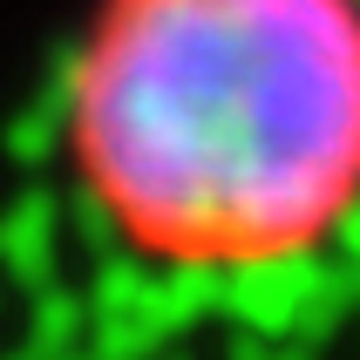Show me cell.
Instances as JSON below:
<instances>
[{"mask_svg":"<svg viewBox=\"0 0 360 360\" xmlns=\"http://www.w3.org/2000/svg\"><path fill=\"white\" fill-rule=\"evenodd\" d=\"M68 143L143 259H313L360 211V0H102Z\"/></svg>","mask_w":360,"mask_h":360,"instance_id":"cell-1","label":"cell"}]
</instances>
